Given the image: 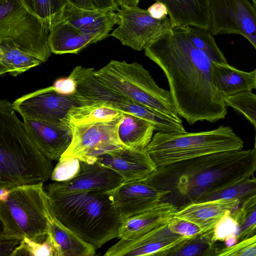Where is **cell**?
I'll list each match as a JSON object with an SVG mask.
<instances>
[{
    "label": "cell",
    "instance_id": "cell-39",
    "mask_svg": "<svg viewBox=\"0 0 256 256\" xmlns=\"http://www.w3.org/2000/svg\"><path fill=\"white\" fill-rule=\"evenodd\" d=\"M147 10L152 17L158 20L166 18L168 14L166 6L158 1L151 5Z\"/></svg>",
    "mask_w": 256,
    "mask_h": 256
},
{
    "label": "cell",
    "instance_id": "cell-24",
    "mask_svg": "<svg viewBox=\"0 0 256 256\" xmlns=\"http://www.w3.org/2000/svg\"><path fill=\"white\" fill-rule=\"evenodd\" d=\"M49 232L58 246L60 256H93L96 248L62 223L52 210Z\"/></svg>",
    "mask_w": 256,
    "mask_h": 256
},
{
    "label": "cell",
    "instance_id": "cell-15",
    "mask_svg": "<svg viewBox=\"0 0 256 256\" xmlns=\"http://www.w3.org/2000/svg\"><path fill=\"white\" fill-rule=\"evenodd\" d=\"M28 136L51 160H58L70 146L71 130L62 123H54L23 118Z\"/></svg>",
    "mask_w": 256,
    "mask_h": 256
},
{
    "label": "cell",
    "instance_id": "cell-9",
    "mask_svg": "<svg viewBox=\"0 0 256 256\" xmlns=\"http://www.w3.org/2000/svg\"><path fill=\"white\" fill-rule=\"evenodd\" d=\"M116 13L120 18L118 26L110 36L135 50H144L156 38L175 28L170 17L154 18L147 10L138 6L121 8Z\"/></svg>",
    "mask_w": 256,
    "mask_h": 256
},
{
    "label": "cell",
    "instance_id": "cell-14",
    "mask_svg": "<svg viewBox=\"0 0 256 256\" xmlns=\"http://www.w3.org/2000/svg\"><path fill=\"white\" fill-rule=\"evenodd\" d=\"M166 194L144 180L123 182L112 191L115 207L122 220L159 203Z\"/></svg>",
    "mask_w": 256,
    "mask_h": 256
},
{
    "label": "cell",
    "instance_id": "cell-25",
    "mask_svg": "<svg viewBox=\"0 0 256 256\" xmlns=\"http://www.w3.org/2000/svg\"><path fill=\"white\" fill-rule=\"evenodd\" d=\"M122 113L106 104L74 106L69 110L62 123L68 126L108 122Z\"/></svg>",
    "mask_w": 256,
    "mask_h": 256
},
{
    "label": "cell",
    "instance_id": "cell-11",
    "mask_svg": "<svg viewBox=\"0 0 256 256\" xmlns=\"http://www.w3.org/2000/svg\"><path fill=\"white\" fill-rule=\"evenodd\" d=\"M74 106L81 104L74 94L58 93L53 86L24 94L12 102L14 110L22 118L59 124Z\"/></svg>",
    "mask_w": 256,
    "mask_h": 256
},
{
    "label": "cell",
    "instance_id": "cell-38",
    "mask_svg": "<svg viewBox=\"0 0 256 256\" xmlns=\"http://www.w3.org/2000/svg\"><path fill=\"white\" fill-rule=\"evenodd\" d=\"M53 86L57 92L65 95L73 94L76 90L74 81L69 76L66 78L57 80L54 84Z\"/></svg>",
    "mask_w": 256,
    "mask_h": 256
},
{
    "label": "cell",
    "instance_id": "cell-21",
    "mask_svg": "<svg viewBox=\"0 0 256 256\" xmlns=\"http://www.w3.org/2000/svg\"><path fill=\"white\" fill-rule=\"evenodd\" d=\"M164 4L175 27L194 26L210 30V0H156Z\"/></svg>",
    "mask_w": 256,
    "mask_h": 256
},
{
    "label": "cell",
    "instance_id": "cell-37",
    "mask_svg": "<svg viewBox=\"0 0 256 256\" xmlns=\"http://www.w3.org/2000/svg\"><path fill=\"white\" fill-rule=\"evenodd\" d=\"M22 240L0 234V256H11Z\"/></svg>",
    "mask_w": 256,
    "mask_h": 256
},
{
    "label": "cell",
    "instance_id": "cell-13",
    "mask_svg": "<svg viewBox=\"0 0 256 256\" xmlns=\"http://www.w3.org/2000/svg\"><path fill=\"white\" fill-rule=\"evenodd\" d=\"M168 224L134 239L120 238L104 256H162L164 252L187 238L172 232Z\"/></svg>",
    "mask_w": 256,
    "mask_h": 256
},
{
    "label": "cell",
    "instance_id": "cell-18",
    "mask_svg": "<svg viewBox=\"0 0 256 256\" xmlns=\"http://www.w3.org/2000/svg\"><path fill=\"white\" fill-rule=\"evenodd\" d=\"M60 19L84 32L100 35L105 38L110 36L109 32L120 22L119 16L114 12L80 8L68 2L62 10Z\"/></svg>",
    "mask_w": 256,
    "mask_h": 256
},
{
    "label": "cell",
    "instance_id": "cell-10",
    "mask_svg": "<svg viewBox=\"0 0 256 256\" xmlns=\"http://www.w3.org/2000/svg\"><path fill=\"white\" fill-rule=\"evenodd\" d=\"M212 35L240 34L256 50V6L248 0H210Z\"/></svg>",
    "mask_w": 256,
    "mask_h": 256
},
{
    "label": "cell",
    "instance_id": "cell-8",
    "mask_svg": "<svg viewBox=\"0 0 256 256\" xmlns=\"http://www.w3.org/2000/svg\"><path fill=\"white\" fill-rule=\"evenodd\" d=\"M122 114L108 122L68 126L72 131V140L60 159L76 158L92 164L103 154L125 148L118 134Z\"/></svg>",
    "mask_w": 256,
    "mask_h": 256
},
{
    "label": "cell",
    "instance_id": "cell-27",
    "mask_svg": "<svg viewBox=\"0 0 256 256\" xmlns=\"http://www.w3.org/2000/svg\"><path fill=\"white\" fill-rule=\"evenodd\" d=\"M213 230L186 238L162 256H215L218 246L212 240Z\"/></svg>",
    "mask_w": 256,
    "mask_h": 256
},
{
    "label": "cell",
    "instance_id": "cell-19",
    "mask_svg": "<svg viewBox=\"0 0 256 256\" xmlns=\"http://www.w3.org/2000/svg\"><path fill=\"white\" fill-rule=\"evenodd\" d=\"M105 38L100 35L84 32L60 18L50 26L48 43L52 53L78 54L88 46Z\"/></svg>",
    "mask_w": 256,
    "mask_h": 256
},
{
    "label": "cell",
    "instance_id": "cell-43",
    "mask_svg": "<svg viewBox=\"0 0 256 256\" xmlns=\"http://www.w3.org/2000/svg\"><path fill=\"white\" fill-rule=\"evenodd\" d=\"M123 7L134 8L138 6L140 0H122Z\"/></svg>",
    "mask_w": 256,
    "mask_h": 256
},
{
    "label": "cell",
    "instance_id": "cell-23",
    "mask_svg": "<svg viewBox=\"0 0 256 256\" xmlns=\"http://www.w3.org/2000/svg\"><path fill=\"white\" fill-rule=\"evenodd\" d=\"M155 130L154 126L138 116L122 114L118 129L119 138L126 148L144 150L151 142Z\"/></svg>",
    "mask_w": 256,
    "mask_h": 256
},
{
    "label": "cell",
    "instance_id": "cell-34",
    "mask_svg": "<svg viewBox=\"0 0 256 256\" xmlns=\"http://www.w3.org/2000/svg\"><path fill=\"white\" fill-rule=\"evenodd\" d=\"M232 212H226L214 226L212 236L214 242H222L227 246H233L238 242V225Z\"/></svg>",
    "mask_w": 256,
    "mask_h": 256
},
{
    "label": "cell",
    "instance_id": "cell-3",
    "mask_svg": "<svg viewBox=\"0 0 256 256\" xmlns=\"http://www.w3.org/2000/svg\"><path fill=\"white\" fill-rule=\"evenodd\" d=\"M46 193L54 216L96 249L118 238L122 220L112 191Z\"/></svg>",
    "mask_w": 256,
    "mask_h": 256
},
{
    "label": "cell",
    "instance_id": "cell-47",
    "mask_svg": "<svg viewBox=\"0 0 256 256\" xmlns=\"http://www.w3.org/2000/svg\"><path fill=\"white\" fill-rule=\"evenodd\" d=\"M255 89L256 90V87H255Z\"/></svg>",
    "mask_w": 256,
    "mask_h": 256
},
{
    "label": "cell",
    "instance_id": "cell-31",
    "mask_svg": "<svg viewBox=\"0 0 256 256\" xmlns=\"http://www.w3.org/2000/svg\"><path fill=\"white\" fill-rule=\"evenodd\" d=\"M238 228V242L256 232V194L249 198L232 212Z\"/></svg>",
    "mask_w": 256,
    "mask_h": 256
},
{
    "label": "cell",
    "instance_id": "cell-41",
    "mask_svg": "<svg viewBox=\"0 0 256 256\" xmlns=\"http://www.w3.org/2000/svg\"><path fill=\"white\" fill-rule=\"evenodd\" d=\"M229 256H256V243L236 250Z\"/></svg>",
    "mask_w": 256,
    "mask_h": 256
},
{
    "label": "cell",
    "instance_id": "cell-35",
    "mask_svg": "<svg viewBox=\"0 0 256 256\" xmlns=\"http://www.w3.org/2000/svg\"><path fill=\"white\" fill-rule=\"evenodd\" d=\"M82 161L76 158L60 159L52 172L50 179L56 182L70 180L80 172Z\"/></svg>",
    "mask_w": 256,
    "mask_h": 256
},
{
    "label": "cell",
    "instance_id": "cell-6",
    "mask_svg": "<svg viewBox=\"0 0 256 256\" xmlns=\"http://www.w3.org/2000/svg\"><path fill=\"white\" fill-rule=\"evenodd\" d=\"M94 73L111 90L173 119L182 121L170 90L158 86L149 72L138 62L112 60Z\"/></svg>",
    "mask_w": 256,
    "mask_h": 256
},
{
    "label": "cell",
    "instance_id": "cell-22",
    "mask_svg": "<svg viewBox=\"0 0 256 256\" xmlns=\"http://www.w3.org/2000/svg\"><path fill=\"white\" fill-rule=\"evenodd\" d=\"M212 70L216 87L226 98L255 88L256 68L252 72H246L228 63L212 62Z\"/></svg>",
    "mask_w": 256,
    "mask_h": 256
},
{
    "label": "cell",
    "instance_id": "cell-29",
    "mask_svg": "<svg viewBox=\"0 0 256 256\" xmlns=\"http://www.w3.org/2000/svg\"><path fill=\"white\" fill-rule=\"evenodd\" d=\"M256 194V178L244 179L220 190L213 192L202 197L197 202L218 199H236L240 204Z\"/></svg>",
    "mask_w": 256,
    "mask_h": 256
},
{
    "label": "cell",
    "instance_id": "cell-26",
    "mask_svg": "<svg viewBox=\"0 0 256 256\" xmlns=\"http://www.w3.org/2000/svg\"><path fill=\"white\" fill-rule=\"evenodd\" d=\"M42 62L19 48L0 42V74L16 76Z\"/></svg>",
    "mask_w": 256,
    "mask_h": 256
},
{
    "label": "cell",
    "instance_id": "cell-2",
    "mask_svg": "<svg viewBox=\"0 0 256 256\" xmlns=\"http://www.w3.org/2000/svg\"><path fill=\"white\" fill-rule=\"evenodd\" d=\"M53 165L28 136L12 102L0 101V188L44 183Z\"/></svg>",
    "mask_w": 256,
    "mask_h": 256
},
{
    "label": "cell",
    "instance_id": "cell-20",
    "mask_svg": "<svg viewBox=\"0 0 256 256\" xmlns=\"http://www.w3.org/2000/svg\"><path fill=\"white\" fill-rule=\"evenodd\" d=\"M240 205L236 199H218L192 203L179 208L174 215L190 221L198 226L203 232L214 229L226 212H234Z\"/></svg>",
    "mask_w": 256,
    "mask_h": 256
},
{
    "label": "cell",
    "instance_id": "cell-40",
    "mask_svg": "<svg viewBox=\"0 0 256 256\" xmlns=\"http://www.w3.org/2000/svg\"><path fill=\"white\" fill-rule=\"evenodd\" d=\"M95 9L106 12H118L120 8L115 0H90Z\"/></svg>",
    "mask_w": 256,
    "mask_h": 256
},
{
    "label": "cell",
    "instance_id": "cell-32",
    "mask_svg": "<svg viewBox=\"0 0 256 256\" xmlns=\"http://www.w3.org/2000/svg\"><path fill=\"white\" fill-rule=\"evenodd\" d=\"M34 15L49 23L51 26L59 20L68 3L67 0H20Z\"/></svg>",
    "mask_w": 256,
    "mask_h": 256
},
{
    "label": "cell",
    "instance_id": "cell-36",
    "mask_svg": "<svg viewBox=\"0 0 256 256\" xmlns=\"http://www.w3.org/2000/svg\"><path fill=\"white\" fill-rule=\"evenodd\" d=\"M168 224L172 232L187 238H192L204 232L196 224L186 220L174 216Z\"/></svg>",
    "mask_w": 256,
    "mask_h": 256
},
{
    "label": "cell",
    "instance_id": "cell-5",
    "mask_svg": "<svg viewBox=\"0 0 256 256\" xmlns=\"http://www.w3.org/2000/svg\"><path fill=\"white\" fill-rule=\"evenodd\" d=\"M51 208L43 184L10 189L0 200V234L22 240H38L49 232Z\"/></svg>",
    "mask_w": 256,
    "mask_h": 256
},
{
    "label": "cell",
    "instance_id": "cell-16",
    "mask_svg": "<svg viewBox=\"0 0 256 256\" xmlns=\"http://www.w3.org/2000/svg\"><path fill=\"white\" fill-rule=\"evenodd\" d=\"M96 162L116 172L124 178V182L143 180L157 168L146 149L126 147L103 154Z\"/></svg>",
    "mask_w": 256,
    "mask_h": 256
},
{
    "label": "cell",
    "instance_id": "cell-30",
    "mask_svg": "<svg viewBox=\"0 0 256 256\" xmlns=\"http://www.w3.org/2000/svg\"><path fill=\"white\" fill-rule=\"evenodd\" d=\"M60 256L58 245L48 233L38 240L24 238L10 256Z\"/></svg>",
    "mask_w": 256,
    "mask_h": 256
},
{
    "label": "cell",
    "instance_id": "cell-46",
    "mask_svg": "<svg viewBox=\"0 0 256 256\" xmlns=\"http://www.w3.org/2000/svg\"><path fill=\"white\" fill-rule=\"evenodd\" d=\"M254 4L256 6V0H252Z\"/></svg>",
    "mask_w": 256,
    "mask_h": 256
},
{
    "label": "cell",
    "instance_id": "cell-33",
    "mask_svg": "<svg viewBox=\"0 0 256 256\" xmlns=\"http://www.w3.org/2000/svg\"><path fill=\"white\" fill-rule=\"evenodd\" d=\"M227 106H230L242 115L256 130V94L252 90L227 96Z\"/></svg>",
    "mask_w": 256,
    "mask_h": 256
},
{
    "label": "cell",
    "instance_id": "cell-28",
    "mask_svg": "<svg viewBox=\"0 0 256 256\" xmlns=\"http://www.w3.org/2000/svg\"><path fill=\"white\" fill-rule=\"evenodd\" d=\"M183 28L192 44L204 52L212 62L228 63L210 30L194 26H188Z\"/></svg>",
    "mask_w": 256,
    "mask_h": 256
},
{
    "label": "cell",
    "instance_id": "cell-44",
    "mask_svg": "<svg viewBox=\"0 0 256 256\" xmlns=\"http://www.w3.org/2000/svg\"><path fill=\"white\" fill-rule=\"evenodd\" d=\"M115 1L117 2V4H118V5L120 8L123 7V4H122V0H115Z\"/></svg>",
    "mask_w": 256,
    "mask_h": 256
},
{
    "label": "cell",
    "instance_id": "cell-12",
    "mask_svg": "<svg viewBox=\"0 0 256 256\" xmlns=\"http://www.w3.org/2000/svg\"><path fill=\"white\" fill-rule=\"evenodd\" d=\"M124 182V178L110 168L96 162H81L79 174L72 179L46 186V192L84 190L112 192Z\"/></svg>",
    "mask_w": 256,
    "mask_h": 256
},
{
    "label": "cell",
    "instance_id": "cell-42",
    "mask_svg": "<svg viewBox=\"0 0 256 256\" xmlns=\"http://www.w3.org/2000/svg\"><path fill=\"white\" fill-rule=\"evenodd\" d=\"M70 4L80 8L94 10L90 0H67Z\"/></svg>",
    "mask_w": 256,
    "mask_h": 256
},
{
    "label": "cell",
    "instance_id": "cell-4",
    "mask_svg": "<svg viewBox=\"0 0 256 256\" xmlns=\"http://www.w3.org/2000/svg\"><path fill=\"white\" fill-rule=\"evenodd\" d=\"M244 142L229 126L198 132H158L146 150L157 167L224 151L242 150Z\"/></svg>",
    "mask_w": 256,
    "mask_h": 256
},
{
    "label": "cell",
    "instance_id": "cell-17",
    "mask_svg": "<svg viewBox=\"0 0 256 256\" xmlns=\"http://www.w3.org/2000/svg\"><path fill=\"white\" fill-rule=\"evenodd\" d=\"M178 208L160 202L153 206L122 220L118 238L132 240L168 223Z\"/></svg>",
    "mask_w": 256,
    "mask_h": 256
},
{
    "label": "cell",
    "instance_id": "cell-7",
    "mask_svg": "<svg viewBox=\"0 0 256 256\" xmlns=\"http://www.w3.org/2000/svg\"><path fill=\"white\" fill-rule=\"evenodd\" d=\"M50 24L32 14L20 0H0V42L46 62L51 56Z\"/></svg>",
    "mask_w": 256,
    "mask_h": 256
},
{
    "label": "cell",
    "instance_id": "cell-45",
    "mask_svg": "<svg viewBox=\"0 0 256 256\" xmlns=\"http://www.w3.org/2000/svg\"><path fill=\"white\" fill-rule=\"evenodd\" d=\"M253 149L254 150V151L256 159V134H255V139H254V147Z\"/></svg>",
    "mask_w": 256,
    "mask_h": 256
},
{
    "label": "cell",
    "instance_id": "cell-1",
    "mask_svg": "<svg viewBox=\"0 0 256 256\" xmlns=\"http://www.w3.org/2000/svg\"><path fill=\"white\" fill-rule=\"evenodd\" d=\"M144 50L166 76L180 116L190 124L225 118L226 96L214 83L212 61L192 44L183 28H174Z\"/></svg>",
    "mask_w": 256,
    "mask_h": 256
}]
</instances>
